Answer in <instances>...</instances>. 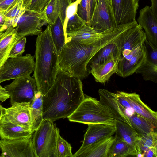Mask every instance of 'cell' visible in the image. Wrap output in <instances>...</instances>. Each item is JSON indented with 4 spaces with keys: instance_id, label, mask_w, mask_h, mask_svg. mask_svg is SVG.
<instances>
[{
    "instance_id": "47",
    "label": "cell",
    "mask_w": 157,
    "mask_h": 157,
    "mask_svg": "<svg viewBox=\"0 0 157 157\" xmlns=\"http://www.w3.org/2000/svg\"><path fill=\"white\" fill-rule=\"evenodd\" d=\"M4 108L0 103V121L4 113Z\"/></svg>"
},
{
    "instance_id": "39",
    "label": "cell",
    "mask_w": 157,
    "mask_h": 157,
    "mask_svg": "<svg viewBox=\"0 0 157 157\" xmlns=\"http://www.w3.org/2000/svg\"><path fill=\"white\" fill-rule=\"evenodd\" d=\"M81 1V0H75L74 2H71L67 7L65 18L63 24L64 31L68 20L75 14L77 13L78 7Z\"/></svg>"
},
{
    "instance_id": "6",
    "label": "cell",
    "mask_w": 157,
    "mask_h": 157,
    "mask_svg": "<svg viewBox=\"0 0 157 157\" xmlns=\"http://www.w3.org/2000/svg\"><path fill=\"white\" fill-rule=\"evenodd\" d=\"M35 58V56L29 54L8 58L0 67V84L6 81L30 76L34 71Z\"/></svg>"
},
{
    "instance_id": "48",
    "label": "cell",
    "mask_w": 157,
    "mask_h": 157,
    "mask_svg": "<svg viewBox=\"0 0 157 157\" xmlns=\"http://www.w3.org/2000/svg\"><path fill=\"white\" fill-rule=\"evenodd\" d=\"M74 0H70V1L72 2H73Z\"/></svg>"
},
{
    "instance_id": "29",
    "label": "cell",
    "mask_w": 157,
    "mask_h": 157,
    "mask_svg": "<svg viewBox=\"0 0 157 157\" xmlns=\"http://www.w3.org/2000/svg\"><path fill=\"white\" fill-rule=\"evenodd\" d=\"M49 25L52 38L59 56L66 43L63 25L59 17L54 24Z\"/></svg>"
},
{
    "instance_id": "45",
    "label": "cell",
    "mask_w": 157,
    "mask_h": 157,
    "mask_svg": "<svg viewBox=\"0 0 157 157\" xmlns=\"http://www.w3.org/2000/svg\"><path fill=\"white\" fill-rule=\"evenodd\" d=\"M151 6L150 7L152 13L157 17V0H151Z\"/></svg>"
},
{
    "instance_id": "25",
    "label": "cell",
    "mask_w": 157,
    "mask_h": 157,
    "mask_svg": "<svg viewBox=\"0 0 157 157\" xmlns=\"http://www.w3.org/2000/svg\"><path fill=\"white\" fill-rule=\"evenodd\" d=\"M131 127L140 137L155 131L156 128L152 122L142 116L133 113L128 116Z\"/></svg>"
},
{
    "instance_id": "27",
    "label": "cell",
    "mask_w": 157,
    "mask_h": 157,
    "mask_svg": "<svg viewBox=\"0 0 157 157\" xmlns=\"http://www.w3.org/2000/svg\"><path fill=\"white\" fill-rule=\"evenodd\" d=\"M43 95L38 91L30 103L31 130L34 132L43 120L42 107Z\"/></svg>"
},
{
    "instance_id": "14",
    "label": "cell",
    "mask_w": 157,
    "mask_h": 157,
    "mask_svg": "<svg viewBox=\"0 0 157 157\" xmlns=\"http://www.w3.org/2000/svg\"><path fill=\"white\" fill-rule=\"evenodd\" d=\"M30 103H14L10 107L4 108L3 115L11 122L31 129Z\"/></svg>"
},
{
    "instance_id": "12",
    "label": "cell",
    "mask_w": 157,
    "mask_h": 157,
    "mask_svg": "<svg viewBox=\"0 0 157 157\" xmlns=\"http://www.w3.org/2000/svg\"><path fill=\"white\" fill-rule=\"evenodd\" d=\"M116 26L110 0H96L90 26L103 32L112 29Z\"/></svg>"
},
{
    "instance_id": "41",
    "label": "cell",
    "mask_w": 157,
    "mask_h": 157,
    "mask_svg": "<svg viewBox=\"0 0 157 157\" xmlns=\"http://www.w3.org/2000/svg\"><path fill=\"white\" fill-rule=\"evenodd\" d=\"M50 0H31L27 9L32 10H43Z\"/></svg>"
},
{
    "instance_id": "44",
    "label": "cell",
    "mask_w": 157,
    "mask_h": 157,
    "mask_svg": "<svg viewBox=\"0 0 157 157\" xmlns=\"http://www.w3.org/2000/svg\"><path fill=\"white\" fill-rule=\"evenodd\" d=\"M143 157H157V148H152L149 149L143 154Z\"/></svg>"
},
{
    "instance_id": "18",
    "label": "cell",
    "mask_w": 157,
    "mask_h": 157,
    "mask_svg": "<svg viewBox=\"0 0 157 157\" xmlns=\"http://www.w3.org/2000/svg\"><path fill=\"white\" fill-rule=\"evenodd\" d=\"M115 140L113 136L79 148L72 157H107L109 149Z\"/></svg>"
},
{
    "instance_id": "11",
    "label": "cell",
    "mask_w": 157,
    "mask_h": 157,
    "mask_svg": "<svg viewBox=\"0 0 157 157\" xmlns=\"http://www.w3.org/2000/svg\"><path fill=\"white\" fill-rule=\"evenodd\" d=\"M0 150L1 157H35L33 134L19 139L1 140Z\"/></svg>"
},
{
    "instance_id": "8",
    "label": "cell",
    "mask_w": 157,
    "mask_h": 157,
    "mask_svg": "<svg viewBox=\"0 0 157 157\" xmlns=\"http://www.w3.org/2000/svg\"><path fill=\"white\" fill-rule=\"evenodd\" d=\"M4 88L9 95L11 105L15 103H31L39 91L34 78L30 76L15 79Z\"/></svg>"
},
{
    "instance_id": "15",
    "label": "cell",
    "mask_w": 157,
    "mask_h": 157,
    "mask_svg": "<svg viewBox=\"0 0 157 157\" xmlns=\"http://www.w3.org/2000/svg\"><path fill=\"white\" fill-rule=\"evenodd\" d=\"M113 29L100 32L86 25L78 30L67 33L66 42L72 40L82 45H90L109 35Z\"/></svg>"
},
{
    "instance_id": "21",
    "label": "cell",
    "mask_w": 157,
    "mask_h": 157,
    "mask_svg": "<svg viewBox=\"0 0 157 157\" xmlns=\"http://www.w3.org/2000/svg\"><path fill=\"white\" fill-rule=\"evenodd\" d=\"M33 133L31 129L16 124L3 115L0 121L1 140H14L28 137Z\"/></svg>"
},
{
    "instance_id": "31",
    "label": "cell",
    "mask_w": 157,
    "mask_h": 157,
    "mask_svg": "<svg viewBox=\"0 0 157 157\" xmlns=\"http://www.w3.org/2000/svg\"><path fill=\"white\" fill-rule=\"evenodd\" d=\"M135 73L141 74L145 81H151L155 83L157 82V64L146 58Z\"/></svg>"
},
{
    "instance_id": "37",
    "label": "cell",
    "mask_w": 157,
    "mask_h": 157,
    "mask_svg": "<svg viewBox=\"0 0 157 157\" xmlns=\"http://www.w3.org/2000/svg\"><path fill=\"white\" fill-rule=\"evenodd\" d=\"M144 44L145 48L146 59L154 63L157 64V47L147 39L144 40Z\"/></svg>"
},
{
    "instance_id": "9",
    "label": "cell",
    "mask_w": 157,
    "mask_h": 157,
    "mask_svg": "<svg viewBox=\"0 0 157 157\" xmlns=\"http://www.w3.org/2000/svg\"><path fill=\"white\" fill-rule=\"evenodd\" d=\"M48 24L44 9L40 10L26 9L17 21L16 27L18 35L22 38L28 35H38L42 32V27L47 26Z\"/></svg>"
},
{
    "instance_id": "34",
    "label": "cell",
    "mask_w": 157,
    "mask_h": 157,
    "mask_svg": "<svg viewBox=\"0 0 157 157\" xmlns=\"http://www.w3.org/2000/svg\"><path fill=\"white\" fill-rule=\"evenodd\" d=\"M56 146L59 157H72L73 154L71 151L72 147L61 136L58 128L57 131Z\"/></svg>"
},
{
    "instance_id": "33",
    "label": "cell",
    "mask_w": 157,
    "mask_h": 157,
    "mask_svg": "<svg viewBox=\"0 0 157 157\" xmlns=\"http://www.w3.org/2000/svg\"><path fill=\"white\" fill-rule=\"evenodd\" d=\"M96 0H81L77 13L90 26V22L95 7Z\"/></svg>"
},
{
    "instance_id": "46",
    "label": "cell",
    "mask_w": 157,
    "mask_h": 157,
    "mask_svg": "<svg viewBox=\"0 0 157 157\" xmlns=\"http://www.w3.org/2000/svg\"><path fill=\"white\" fill-rule=\"evenodd\" d=\"M31 0H24L23 3V7L27 9L30 4Z\"/></svg>"
},
{
    "instance_id": "16",
    "label": "cell",
    "mask_w": 157,
    "mask_h": 157,
    "mask_svg": "<svg viewBox=\"0 0 157 157\" xmlns=\"http://www.w3.org/2000/svg\"><path fill=\"white\" fill-rule=\"evenodd\" d=\"M137 21L144 29L147 39L157 47V17L149 6H146L140 10Z\"/></svg>"
},
{
    "instance_id": "7",
    "label": "cell",
    "mask_w": 157,
    "mask_h": 157,
    "mask_svg": "<svg viewBox=\"0 0 157 157\" xmlns=\"http://www.w3.org/2000/svg\"><path fill=\"white\" fill-rule=\"evenodd\" d=\"M114 94L117 101L125 109L128 116L135 112L147 119L157 127V112L151 110L144 103L139 94L136 93L120 91Z\"/></svg>"
},
{
    "instance_id": "49",
    "label": "cell",
    "mask_w": 157,
    "mask_h": 157,
    "mask_svg": "<svg viewBox=\"0 0 157 157\" xmlns=\"http://www.w3.org/2000/svg\"></svg>"
},
{
    "instance_id": "43",
    "label": "cell",
    "mask_w": 157,
    "mask_h": 157,
    "mask_svg": "<svg viewBox=\"0 0 157 157\" xmlns=\"http://www.w3.org/2000/svg\"><path fill=\"white\" fill-rule=\"evenodd\" d=\"M9 98V95L7 91L0 85V101L4 102Z\"/></svg>"
},
{
    "instance_id": "26",
    "label": "cell",
    "mask_w": 157,
    "mask_h": 157,
    "mask_svg": "<svg viewBox=\"0 0 157 157\" xmlns=\"http://www.w3.org/2000/svg\"><path fill=\"white\" fill-rule=\"evenodd\" d=\"M120 55L117 46L113 43H110L98 50L92 57L89 63H90V65L103 64L120 57Z\"/></svg>"
},
{
    "instance_id": "38",
    "label": "cell",
    "mask_w": 157,
    "mask_h": 157,
    "mask_svg": "<svg viewBox=\"0 0 157 157\" xmlns=\"http://www.w3.org/2000/svg\"><path fill=\"white\" fill-rule=\"evenodd\" d=\"M26 42V38L25 37L19 40L12 48L9 54L8 58L21 56L25 51Z\"/></svg>"
},
{
    "instance_id": "40",
    "label": "cell",
    "mask_w": 157,
    "mask_h": 157,
    "mask_svg": "<svg viewBox=\"0 0 157 157\" xmlns=\"http://www.w3.org/2000/svg\"><path fill=\"white\" fill-rule=\"evenodd\" d=\"M57 2L59 17L63 25L65 18L66 9L71 2L70 0H57Z\"/></svg>"
},
{
    "instance_id": "10",
    "label": "cell",
    "mask_w": 157,
    "mask_h": 157,
    "mask_svg": "<svg viewBox=\"0 0 157 157\" xmlns=\"http://www.w3.org/2000/svg\"><path fill=\"white\" fill-rule=\"evenodd\" d=\"M146 39L144 30L138 24L124 32L114 43L120 52V58L129 59L132 51L142 44Z\"/></svg>"
},
{
    "instance_id": "36",
    "label": "cell",
    "mask_w": 157,
    "mask_h": 157,
    "mask_svg": "<svg viewBox=\"0 0 157 157\" xmlns=\"http://www.w3.org/2000/svg\"><path fill=\"white\" fill-rule=\"evenodd\" d=\"M86 25L85 21L75 13L68 20L64 30L65 38L68 33L78 30Z\"/></svg>"
},
{
    "instance_id": "4",
    "label": "cell",
    "mask_w": 157,
    "mask_h": 157,
    "mask_svg": "<svg viewBox=\"0 0 157 157\" xmlns=\"http://www.w3.org/2000/svg\"><path fill=\"white\" fill-rule=\"evenodd\" d=\"M71 122L88 124L115 125V120L109 110L99 101L87 96L68 117Z\"/></svg>"
},
{
    "instance_id": "42",
    "label": "cell",
    "mask_w": 157,
    "mask_h": 157,
    "mask_svg": "<svg viewBox=\"0 0 157 157\" xmlns=\"http://www.w3.org/2000/svg\"><path fill=\"white\" fill-rule=\"evenodd\" d=\"M18 0H0V10H4L11 6Z\"/></svg>"
},
{
    "instance_id": "35",
    "label": "cell",
    "mask_w": 157,
    "mask_h": 157,
    "mask_svg": "<svg viewBox=\"0 0 157 157\" xmlns=\"http://www.w3.org/2000/svg\"><path fill=\"white\" fill-rule=\"evenodd\" d=\"M44 9L48 25L54 24L59 17L57 0H50Z\"/></svg>"
},
{
    "instance_id": "20",
    "label": "cell",
    "mask_w": 157,
    "mask_h": 157,
    "mask_svg": "<svg viewBox=\"0 0 157 157\" xmlns=\"http://www.w3.org/2000/svg\"><path fill=\"white\" fill-rule=\"evenodd\" d=\"M146 58L145 48L143 43L139 52L129 59L120 58L115 73L123 78L129 76L135 72L146 60Z\"/></svg>"
},
{
    "instance_id": "32",
    "label": "cell",
    "mask_w": 157,
    "mask_h": 157,
    "mask_svg": "<svg viewBox=\"0 0 157 157\" xmlns=\"http://www.w3.org/2000/svg\"><path fill=\"white\" fill-rule=\"evenodd\" d=\"M152 148H157V133L155 131L140 137L138 143L136 156L143 157L145 151Z\"/></svg>"
},
{
    "instance_id": "22",
    "label": "cell",
    "mask_w": 157,
    "mask_h": 157,
    "mask_svg": "<svg viewBox=\"0 0 157 157\" xmlns=\"http://www.w3.org/2000/svg\"><path fill=\"white\" fill-rule=\"evenodd\" d=\"M21 39L17 33V27L10 26L0 32V67L8 58L13 46Z\"/></svg>"
},
{
    "instance_id": "13",
    "label": "cell",
    "mask_w": 157,
    "mask_h": 157,
    "mask_svg": "<svg viewBox=\"0 0 157 157\" xmlns=\"http://www.w3.org/2000/svg\"><path fill=\"white\" fill-rule=\"evenodd\" d=\"M139 0H110L116 25L136 21Z\"/></svg>"
},
{
    "instance_id": "28",
    "label": "cell",
    "mask_w": 157,
    "mask_h": 157,
    "mask_svg": "<svg viewBox=\"0 0 157 157\" xmlns=\"http://www.w3.org/2000/svg\"><path fill=\"white\" fill-rule=\"evenodd\" d=\"M136 155L135 150L123 140L115 137L107 157H123Z\"/></svg>"
},
{
    "instance_id": "19",
    "label": "cell",
    "mask_w": 157,
    "mask_h": 157,
    "mask_svg": "<svg viewBox=\"0 0 157 157\" xmlns=\"http://www.w3.org/2000/svg\"><path fill=\"white\" fill-rule=\"evenodd\" d=\"M87 125L88 128L84 135L83 143L80 148L110 137L115 133V125L102 124H90Z\"/></svg>"
},
{
    "instance_id": "23",
    "label": "cell",
    "mask_w": 157,
    "mask_h": 157,
    "mask_svg": "<svg viewBox=\"0 0 157 157\" xmlns=\"http://www.w3.org/2000/svg\"><path fill=\"white\" fill-rule=\"evenodd\" d=\"M120 57L104 63L90 65L89 74L91 73L97 82L105 84L115 73Z\"/></svg>"
},
{
    "instance_id": "17",
    "label": "cell",
    "mask_w": 157,
    "mask_h": 157,
    "mask_svg": "<svg viewBox=\"0 0 157 157\" xmlns=\"http://www.w3.org/2000/svg\"><path fill=\"white\" fill-rule=\"evenodd\" d=\"M101 103L110 112L115 120L121 121L131 126L125 109L117 100L113 93L104 89L98 90Z\"/></svg>"
},
{
    "instance_id": "30",
    "label": "cell",
    "mask_w": 157,
    "mask_h": 157,
    "mask_svg": "<svg viewBox=\"0 0 157 157\" xmlns=\"http://www.w3.org/2000/svg\"><path fill=\"white\" fill-rule=\"evenodd\" d=\"M24 0H18L6 9L2 10L4 15L8 21L10 26L16 27L17 23L19 18L26 10L23 7Z\"/></svg>"
},
{
    "instance_id": "5",
    "label": "cell",
    "mask_w": 157,
    "mask_h": 157,
    "mask_svg": "<svg viewBox=\"0 0 157 157\" xmlns=\"http://www.w3.org/2000/svg\"><path fill=\"white\" fill-rule=\"evenodd\" d=\"M53 122L44 119L33 133L35 157H59L56 146L58 128Z\"/></svg>"
},
{
    "instance_id": "3",
    "label": "cell",
    "mask_w": 157,
    "mask_h": 157,
    "mask_svg": "<svg viewBox=\"0 0 157 157\" xmlns=\"http://www.w3.org/2000/svg\"><path fill=\"white\" fill-rule=\"evenodd\" d=\"M113 41L110 35L89 45H82L72 40H68L59 56L60 68L82 81L89 74L87 66L92 57L100 49Z\"/></svg>"
},
{
    "instance_id": "2",
    "label": "cell",
    "mask_w": 157,
    "mask_h": 157,
    "mask_svg": "<svg viewBox=\"0 0 157 157\" xmlns=\"http://www.w3.org/2000/svg\"><path fill=\"white\" fill-rule=\"evenodd\" d=\"M33 77L38 90L45 95L53 85L60 68L59 56L52 38L50 26L38 35Z\"/></svg>"
},
{
    "instance_id": "24",
    "label": "cell",
    "mask_w": 157,
    "mask_h": 157,
    "mask_svg": "<svg viewBox=\"0 0 157 157\" xmlns=\"http://www.w3.org/2000/svg\"><path fill=\"white\" fill-rule=\"evenodd\" d=\"M115 137L123 140L131 146L136 151L137 155L138 143L140 137L132 127L125 122L115 120Z\"/></svg>"
},
{
    "instance_id": "1",
    "label": "cell",
    "mask_w": 157,
    "mask_h": 157,
    "mask_svg": "<svg viewBox=\"0 0 157 157\" xmlns=\"http://www.w3.org/2000/svg\"><path fill=\"white\" fill-rule=\"evenodd\" d=\"M85 97L82 81L60 68L53 85L43 95V120L67 118Z\"/></svg>"
}]
</instances>
